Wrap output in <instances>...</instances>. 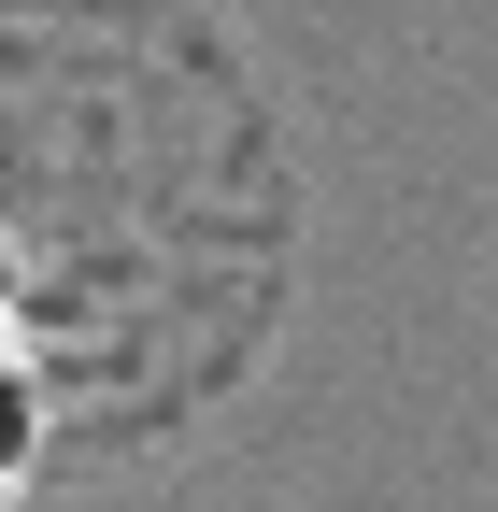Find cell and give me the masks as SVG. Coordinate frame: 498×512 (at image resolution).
Segmentation results:
<instances>
[{"label": "cell", "instance_id": "1", "mask_svg": "<svg viewBox=\"0 0 498 512\" xmlns=\"http://www.w3.org/2000/svg\"><path fill=\"white\" fill-rule=\"evenodd\" d=\"M43 413H57V384H43V328H29L15 256H0V512H15L29 470H43Z\"/></svg>", "mask_w": 498, "mask_h": 512}]
</instances>
